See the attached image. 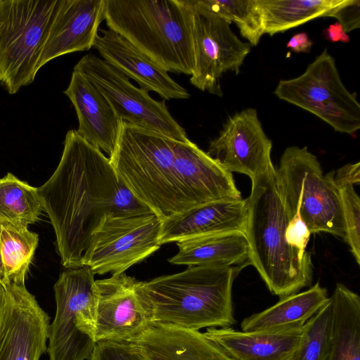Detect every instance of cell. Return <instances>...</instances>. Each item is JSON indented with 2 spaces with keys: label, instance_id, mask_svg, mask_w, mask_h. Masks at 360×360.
<instances>
[{
  "label": "cell",
  "instance_id": "obj_12",
  "mask_svg": "<svg viewBox=\"0 0 360 360\" xmlns=\"http://www.w3.org/2000/svg\"><path fill=\"white\" fill-rule=\"evenodd\" d=\"M191 1L195 65L190 82L200 91L222 96L221 76L228 71L239 73L251 46L236 36L232 22L207 0Z\"/></svg>",
  "mask_w": 360,
  "mask_h": 360
},
{
  "label": "cell",
  "instance_id": "obj_18",
  "mask_svg": "<svg viewBox=\"0 0 360 360\" xmlns=\"http://www.w3.org/2000/svg\"><path fill=\"white\" fill-rule=\"evenodd\" d=\"M246 199H224L210 202L162 220L160 243L230 231L245 233Z\"/></svg>",
  "mask_w": 360,
  "mask_h": 360
},
{
  "label": "cell",
  "instance_id": "obj_30",
  "mask_svg": "<svg viewBox=\"0 0 360 360\" xmlns=\"http://www.w3.org/2000/svg\"><path fill=\"white\" fill-rule=\"evenodd\" d=\"M333 177V172H332ZM340 194L345 224V238L356 260L360 264V199L349 183L333 180Z\"/></svg>",
  "mask_w": 360,
  "mask_h": 360
},
{
  "label": "cell",
  "instance_id": "obj_25",
  "mask_svg": "<svg viewBox=\"0 0 360 360\" xmlns=\"http://www.w3.org/2000/svg\"><path fill=\"white\" fill-rule=\"evenodd\" d=\"M344 0H257L264 26L270 36L304 24L312 19L328 17Z\"/></svg>",
  "mask_w": 360,
  "mask_h": 360
},
{
  "label": "cell",
  "instance_id": "obj_14",
  "mask_svg": "<svg viewBox=\"0 0 360 360\" xmlns=\"http://www.w3.org/2000/svg\"><path fill=\"white\" fill-rule=\"evenodd\" d=\"M271 149L257 110L249 108L227 119L207 153L226 171L245 174L252 181L274 168Z\"/></svg>",
  "mask_w": 360,
  "mask_h": 360
},
{
  "label": "cell",
  "instance_id": "obj_33",
  "mask_svg": "<svg viewBox=\"0 0 360 360\" xmlns=\"http://www.w3.org/2000/svg\"><path fill=\"white\" fill-rule=\"evenodd\" d=\"M311 233L304 221L299 217H290L287 227L289 244L302 251H306Z\"/></svg>",
  "mask_w": 360,
  "mask_h": 360
},
{
  "label": "cell",
  "instance_id": "obj_31",
  "mask_svg": "<svg viewBox=\"0 0 360 360\" xmlns=\"http://www.w3.org/2000/svg\"><path fill=\"white\" fill-rule=\"evenodd\" d=\"M90 360H145L131 342H97Z\"/></svg>",
  "mask_w": 360,
  "mask_h": 360
},
{
  "label": "cell",
  "instance_id": "obj_6",
  "mask_svg": "<svg viewBox=\"0 0 360 360\" xmlns=\"http://www.w3.org/2000/svg\"><path fill=\"white\" fill-rule=\"evenodd\" d=\"M276 174L290 217L300 218L311 234L325 232L345 238L343 210L332 171L324 175L307 146L285 148Z\"/></svg>",
  "mask_w": 360,
  "mask_h": 360
},
{
  "label": "cell",
  "instance_id": "obj_11",
  "mask_svg": "<svg viewBox=\"0 0 360 360\" xmlns=\"http://www.w3.org/2000/svg\"><path fill=\"white\" fill-rule=\"evenodd\" d=\"M73 70L83 74L96 86L121 122L177 141L188 139L165 101L153 99L148 91L134 86L127 76L101 58L88 53Z\"/></svg>",
  "mask_w": 360,
  "mask_h": 360
},
{
  "label": "cell",
  "instance_id": "obj_32",
  "mask_svg": "<svg viewBox=\"0 0 360 360\" xmlns=\"http://www.w3.org/2000/svg\"><path fill=\"white\" fill-rule=\"evenodd\" d=\"M328 17L336 18L346 33L358 29L360 27V1L344 0L330 11Z\"/></svg>",
  "mask_w": 360,
  "mask_h": 360
},
{
  "label": "cell",
  "instance_id": "obj_15",
  "mask_svg": "<svg viewBox=\"0 0 360 360\" xmlns=\"http://www.w3.org/2000/svg\"><path fill=\"white\" fill-rule=\"evenodd\" d=\"M0 323V360H39L47 351L50 318L25 284H8Z\"/></svg>",
  "mask_w": 360,
  "mask_h": 360
},
{
  "label": "cell",
  "instance_id": "obj_10",
  "mask_svg": "<svg viewBox=\"0 0 360 360\" xmlns=\"http://www.w3.org/2000/svg\"><path fill=\"white\" fill-rule=\"evenodd\" d=\"M161 224L153 212L105 216L91 236L82 266L94 275L124 273L160 248Z\"/></svg>",
  "mask_w": 360,
  "mask_h": 360
},
{
  "label": "cell",
  "instance_id": "obj_2",
  "mask_svg": "<svg viewBox=\"0 0 360 360\" xmlns=\"http://www.w3.org/2000/svg\"><path fill=\"white\" fill-rule=\"evenodd\" d=\"M109 159L135 198L161 220L217 200L221 194L219 166L189 139L177 141L121 122Z\"/></svg>",
  "mask_w": 360,
  "mask_h": 360
},
{
  "label": "cell",
  "instance_id": "obj_37",
  "mask_svg": "<svg viewBox=\"0 0 360 360\" xmlns=\"http://www.w3.org/2000/svg\"><path fill=\"white\" fill-rule=\"evenodd\" d=\"M6 303V290L5 286L0 282V323L4 315Z\"/></svg>",
  "mask_w": 360,
  "mask_h": 360
},
{
  "label": "cell",
  "instance_id": "obj_21",
  "mask_svg": "<svg viewBox=\"0 0 360 360\" xmlns=\"http://www.w3.org/2000/svg\"><path fill=\"white\" fill-rule=\"evenodd\" d=\"M131 342L145 360H233L204 333L153 323Z\"/></svg>",
  "mask_w": 360,
  "mask_h": 360
},
{
  "label": "cell",
  "instance_id": "obj_38",
  "mask_svg": "<svg viewBox=\"0 0 360 360\" xmlns=\"http://www.w3.org/2000/svg\"><path fill=\"white\" fill-rule=\"evenodd\" d=\"M1 221L0 220V230H1ZM5 281V276H4V268L3 264L1 262V252H0V282L4 285Z\"/></svg>",
  "mask_w": 360,
  "mask_h": 360
},
{
  "label": "cell",
  "instance_id": "obj_23",
  "mask_svg": "<svg viewBox=\"0 0 360 360\" xmlns=\"http://www.w3.org/2000/svg\"><path fill=\"white\" fill-rule=\"evenodd\" d=\"M329 300L327 289L317 282L308 290L281 298L274 305L244 319L240 323L242 331L302 326Z\"/></svg>",
  "mask_w": 360,
  "mask_h": 360
},
{
  "label": "cell",
  "instance_id": "obj_34",
  "mask_svg": "<svg viewBox=\"0 0 360 360\" xmlns=\"http://www.w3.org/2000/svg\"><path fill=\"white\" fill-rule=\"evenodd\" d=\"M333 172V179L335 181L349 183L353 185L360 183V163L347 164L336 172Z\"/></svg>",
  "mask_w": 360,
  "mask_h": 360
},
{
  "label": "cell",
  "instance_id": "obj_9",
  "mask_svg": "<svg viewBox=\"0 0 360 360\" xmlns=\"http://www.w3.org/2000/svg\"><path fill=\"white\" fill-rule=\"evenodd\" d=\"M274 93L279 99L316 115L335 131L353 135L360 129L356 94L344 85L327 48L302 75L281 79Z\"/></svg>",
  "mask_w": 360,
  "mask_h": 360
},
{
  "label": "cell",
  "instance_id": "obj_27",
  "mask_svg": "<svg viewBox=\"0 0 360 360\" xmlns=\"http://www.w3.org/2000/svg\"><path fill=\"white\" fill-rule=\"evenodd\" d=\"M43 210L37 188L11 173L0 178V220L27 227Z\"/></svg>",
  "mask_w": 360,
  "mask_h": 360
},
{
  "label": "cell",
  "instance_id": "obj_20",
  "mask_svg": "<svg viewBox=\"0 0 360 360\" xmlns=\"http://www.w3.org/2000/svg\"><path fill=\"white\" fill-rule=\"evenodd\" d=\"M304 325L252 332L209 328L204 333L233 360H291L301 344Z\"/></svg>",
  "mask_w": 360,
  "mask_h": 360
},
{
  "label": "cell",
  "instance_id": "obj_29",
  "mask_svg": "<svg viewBox=\"0 0 360 360\" xmlns=\"http://www.w3.org/2000/svg\"><path fill=\"white\" fill-rule=\"evenodd\" d=\"M215 10L235 22L250 46H257L264 34V20L257 0H207Z\"/></svg>",
  "mask_w": 360,
  "mask_h": 360
},
{
  "label": "cell",
  "instance_id": "obj_19",
  "mask_svg": "<svg viewBox=\"0 0 360 360\" xmlns=\"http://www.w3.org/2000/svg\"><path fill=\"white\" fill-rule=\"evenodd\" d=\"M64 94L77 115V133L85 141L109 155L113 154L121 121L112 106L96 86L81 72L73 70Z\"/></svg>",
  "mask_w": 360,
  "mask_h": 360
},
{
  "label": "cell",
  "instance_id": "obj_13",
  "mask_svg": "<svg viewBox=\"0 0 360 360\" xmlns=\"http://www.w3.org/2000/svg\"><path fill=\"white\" fill-rule=\"evenodd\" d=\"M95 339L131 342L153 324V310L143 281L124 272L96 280Z\"/></svg>",
  "mask_w": 360,
  "mask_h": 360
},
{
  "label": "cell",
  "instance_id": "obj_3",
  "mask_svg": "<svg viewBox=\"0 0 360 360\" xmlns=\"http://www.w3.org/2000/svg\"><path fill=\"white\" fill-rule=\"evenodd\" d=\"M251 181L245 230L249 264L257 269L269 290L280 298L311 287L310 253L293 248L288 241L290 216L278 188L276 168Z\"/></svg>",
  "mask_w": 360,
  "mask_h": 360
},
{
  "label": "cell",
  "instance_id": "obj_24",
  "mask_svg": "<svg viewBox=\"0 0 360 360\" xmlns=\"http://www.w3.org/2000/svg\"><path fill=\"white\" fill-rule=\"evenodd\" d=\"M330 298L333 328L326 360H360V297L338 283Z\"/></svg>",
  "mask_w": 360,
  "mask_h": 360
},
{
  "label": "cell",
  "instance_id": "obj_8",
  "mask_svg": "<svg viewBox=\"0 0 360 360\" xmlns=\"http://www.w3.org/2000/svg\"><path fill=\"white\" fill-rule=\"evenodd\" d=\"M95 281L87 266L60 274L53 288L56 314L48 330L49 360H90L96 344Z\"/></svg>",
  "mask_w": 360,
  "mask_h": 360
},
{
  "label": "cell",
  "instance_id": "obj_5",
  "mask_svg": "<svg viewBox=\"0 0 360 360\" xmlns=\"http://www.w3.org/2000/svg\"><path fill=\"white\" fill-rule=\"evenodd\" d=\"M237 266H189L184 271L143 282L153 310V323L199 330L231 328L232 286Z\"/></svg>",
  "mask_w": 360,
  "mask_h": 360
},
{
  "label": "cell",
  "instance_id": "obj_17",
  "mask_svg": "<svg viewBox=\"0 0 360 360\" xmlns=\"http://www.w3.org/2000/svg\"><path fill=\"white\" fill-rule=\"evenodd\" d=\"M93 47L101 58L115 67L139 87L159 94L163 99H185L190 94L167 72L131 43L110 29L100 30Z\"/></svg>",
  "mask_w": 360,
  "mask_h": 360
},
{
  "label": "cell",
  "instance_id": "obj_26",
  "mask_svg": "<svg viewBox=\"0 0 360 360\" xmlns=\"http://www.w3.org/2000/svg\"><path fill=\"white\" fill-rule=\"evenodd\" d=\"M38 241V235L27 227L1 221L0 252L5 276L4 285L25 284Z\"/></svg>",
  "mask_w": 360,
  "mask_h": 360
},
{
  "label": "cell",
  "instance_id": "obj_16",
  "mask_svg": "<svg viewBox=\"0 0 360 360\" xmlns=\"http://www.w3.org/2000/svg\"><path fill=\"white\" fill-rule=\"evenodd\" d=\"M105 0H60L38 64L93 47L104 20Z\"/></svg>",
  "mask_w": 360,
  "mask_h": 360
},
{
  "label": "cell",
  "instance_id": "obj_7",
  "mask_svg": "<svg viewBox=\"0 0 360 360\" xmlns=\"http://www.w3.org/2000/svg\"><path fill=\"white\" fill-rule=\"evenodd\" d=\"M60 0H0V85L15 94L33 82Z\"/></svg>",
  "mask_w": 360,
  "mask_h": 360
},
{
  "label": "cell",
  "instance_id": "obj_36",
  "mask_svg": "<svg viewBox=\"0 0 360 360\" xmlns=\"http://www.w3.org/2000/svg\"><path fill=\"white\" fill-rule=\"evenodd\" d=\"M323 35L326 40L333 43L338 41L348 43L350 41L349 36L345 32L338 22L325 28L323 31Z\"/></svg>",
  "mask_w": 360,
  "mask_h": 360
},
{
  "label": "cell",
  "instance_id": "obj_28",
  "mask_svg": "<svg viewBox=\"0 0 360 360\" xmlns=\"http://www.w3.org/2000/svg\"><path fill=\"white\" fill-rule=\"evenodd\" d=\"M333 306L330 300L304 325L301 344L291 360H326L330 349Z\"/></svg>",
  "mask_w": 360,
  "mask_h": 360
},
{
  "label": "cell",
  "instance_id": "obj_1",
  "mask_svg": "<svg viewBox=\"0 0 360 360\" xmlns=\"http://www.w3.org/2000/svg\"><path fill=\"white\" fill-rule=\"evenodd\" d=\"M63 144L56 169L37 191L61 264L72 269L82 266L91 236L105 216L152 212L120 180L109 158L77 130L67 132Z\"/></svg>",
  "mask_w": 360,
  "mask_h": 360
},
{
  "label": "cell",
  "instance_id": "obj_35",
  "mask_svg": "<svg viewBox=\"0 0 360 360\" xmlns=\"http://www.w3.org/2000/svg\"><path fill=\"white\" fill-rule=\"evenodd\" d=\"M313 41L306 32H299L293 35L286 46L295 53H309L312 47Z\"/></svg>",
  "mask_w": 360,
  "mask_h": 360
},
{
  "label": "cell",
  "instance_id": "obj_4",
  "mask_svg": "<svg viewBox=\"0 0 360 360\" xmlns=\"http://www.w3.org/2000/svg\"><path fill=\"white\" fill-rule=\"evenodd\" d=\"M108 29L167 72L191 75L195 58L191 0H105Z\"/></svg>",
  "mask_w": 360,
  "mask_h": 360
},
{
  "label": "cell",
  "instance_id": "obj_22",
  "mask_svg": "<svg viewBox=\"0 0 360 360\" xmlns=\"http://www.w3.org/2000/svg\"><path fill=\"white\" fill-rule=\"evenodd\" d=\"M179 251L168 261L173 264L236 266L249 264V245L244 232L230 231L176 243Z\"/></svg>",
  "mask_w": 360,
  "mask_h": 360
}]
</instances>
